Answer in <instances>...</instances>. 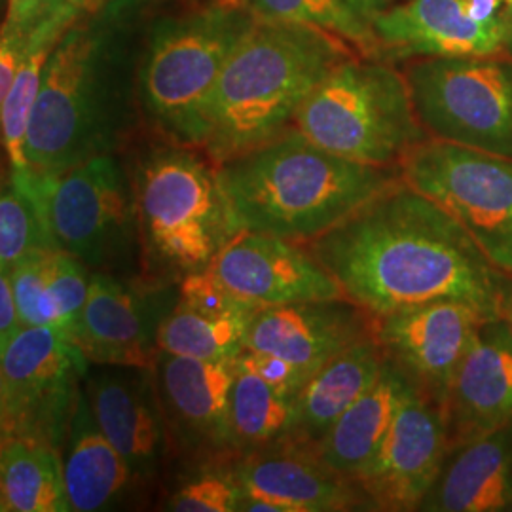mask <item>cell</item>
<instances>
[{
  "mask_svg": "<svg viewBox=\"0 0 512 512\" xmlns=\"http://www.w3.org/2000/svg\"><path fill=\"white\" fill-rule=\"evenodd\" d=\"M173 456L198 461L200 469L230 465V391L234 361H203L158 351L152 368Z\"/></svg>",
  "mask_w": 512,
  "mask_h": 512,
  "instance_id": "12",
  "label": "cell"
},
{
  "mask_svg": "<svg viewBox=\"0 0 512 512\" xmlns=\"http://www.w3.org/2000/svg\"><path fill=\"white\" fill-rule=\"evenodd\" d=\"M238 482L230 465L203 467L200 473L184 482L167 499L165 509L175 512H236L238 511Z\"/></svg>",
  "mask_w": 512,
  "mask_h": 512,
  "instance_id": "33",
  "label": "cell"
},
{
  "mask_svg": "<svg viewBox=\"0 0 512 512\" xmlns=\"http://www.w3.org/2000/svg\"><path fill=\"white\" fill-rule=\"evenodd\" d=\"M139 2L147 6H160V8L173 6V8H179L181 12L205 8V6H217V4H241V0H139Z\"/></svg>",
  "mask_w": 512,
  "mask_h": 512,
  "instance_id": "38",
  "label": "cell"
},
{
  "mask_svg": "<svg viewBox=\"0 0 512 512\" xmlns=\"http://www.w3.org/2000/svg\"><path fill=\"white\" fill-rule=\"evenodd\" d=\"M67 2H71L80 12H84V14L90 16V14L99 12L109 0H67Z\"/></svg>",
  "mask_w": 512,
  "mask_h": 512,
  "instance_id": "40",
  "label": "cell"
},
{
  "mask_svg": "<svg viewBox=\"0 0 512 512\" xmlns=\"http://www.w3.org/2000/svg\"><path fill=\"white\" fill-rule=\"evenodd\" d=\"M0 494L6 512L69 511L61 450L37 439H4Z\"/></svg>",
  "mask_w": 512,
  "mask_h": 512,
  "instance_id": "26",
  "label": "cell"
},
{
  "mask_svg": "<svg viewBox=\"0 0 512 512\" xmlns=\"http://www.w3.org/2000/svg\"><path fill=\"white\" fill-rule=\"evenodd\" d=\"M219 167L241 230L300 245L403 179L401 169L351 162L294 128Z\"/></svg>",
  "mask_w": 512,
  "mask_h": 512,
  "instance_id": "3",
  "label": "cell"
},
{
  "mask_svg": "<svg viewBox=\"0 0 512 512\" xmlns=\"http://www.w3.org/2000/svg\"><path fill=\"white\" fill-rule=\"evenodd\" d=\"M154 308L145 294L114 275L95 272L69 338L93 365L152 370L158 355L156 332L167 313H156Z\"/></svg>",
  "mask_w": 512,
  "mask_h": 512,
  "instance_id": "21",
  "label": "cell"
},
{
  "mask_svg": "<svg viewBox=\"0 0 512 512\" xmlns=\"http://www.w3.org/2000/svg\"><path fill=\"white\" fill-rule=\"evenodd\" d=\"M61 452L69 511H105L137 484L126 459L99 429L84 393L74 406Z\"/></svg>",
  "mask_w": 512,
  "mask_h": 512,
  "instance_id": "24",
  "label": "cell"
},
{
  "mask_svg": "<svg viewBox=\"0 0 512 512\" xmlns=\"http://www.w3.org/2000/svg\"><path fill=\"white\" fill-rule=\"evenodd\" d=\"M512 52V8L511 16H509V44H507V54Z\"/></svg>",
  "mask_w": 512,
  "mask_h": 512,
  "instance_id": "42",
  "label": "cell"
},
{
  "mask_svg": "<svg viewBox=\"0 0 512 512\" xmlns=\"http://www.w3.org/2000/svg\"><path fill=\"white\" fill-rule=\"evenodd\" d=\"M509 55H512V52H511V54H509Z\"/></svg>",
  "mask_w": 512,
  "mask_h": 512,
  "instance_id": "46",
  "label": "cell"
},
{
  "mask_svg": "<svg viewBox=\"0 0 512 512\" xmlns=\"http://www.w3.org/2000/svg\"><path fill=\"white\" fill-rule=\"evenodd\" d=\"M370 336L372 315L348 298L311 300L256 311L245 349L277 355L311 376L332 357Z\"/></svg>",
  "mask_w": 512,
  "mask_h": 512,
  "instance_id": "19",
  "label": "cell"
},
{
  "mask_svg": "<svg viewBox=\"0 0 512 512\" xmlns=\"http://www.w3.org/2000/svg\"><path fill=\"white\" fill-rule=\"evenodd\" d=\"M298 393L266 382L236 361L230 391V442L236 459L285 439Z\"/></svg>",
  "mask_w": 512,
  "mask_h": 512,
  "instance_id": "27",
  "label": "cell"
},
{
  "mask_svg": "<svg viewBox=\"0 0 512 512\" xmlns=\"http://www.w3.org/2000/svg\"><path fill=\"white\" fill-rule=\"evenodd\" d=\"M255 313H213L177 298L158 325V351L203 361H234L245 349Z\"/></svg>",
  "mask_w": 512,
  "mask_h": 512,
  "instance_id": "28",
  "label": "cell"
},
{
  "mask_svg": "<svg viewBox=\"0 0 512 512\" xmlns=\"http://www.w3.org/2000/svg\"><path fill=\"white\" fill-rule=\"evenodd\" d=\"M12 412V437L48 442L63 450L80 382L90 361L63 330L21 327L0 348Z\"/></svg>",
  "mask_w": 512,
  "mask_h": 512,
  "instance_id": "11",
  "label": "cell"
},
{
  "mask_svg": "<svg viewBox=\"0 0 512 512\" xmlns=\"http://www.w3.org/2000/svg\"><path fill=\"white\" fill-rule=\"evenodd\" d=\"M21 329L10 272L0 268V348Z\"/></svg>",
  "mask_w": 512,
  "mask_h": 512,
  "instance_id": "36",
  "label": "cell"
},
{
  "mask_svg": "<svg viewBox=\"0 0 512 512\" xmlns=\"http://www.w3.org/2000/svg\"><path fill=\"white\" fill-rule=\"evenodd\" d=\"M236 361L239 365L258 374L260 378H264L266 382L289 389L294 393H300V389L310 378V374H306L304 370L296 368L293 363H289L277 355H272V353H258V351L245 349Z\"/></svg>",
  "mask_w": 512,
  "mask_h": 512,
  "instance_id": "35",
  "label": "cell"
},
{
  "mask_svg": "<svg viewBox=\"0 0 512 512\" xmlns=\"http://www.w3.org/2000/svg\"><path fill=\"white\" fill-rule=\"evenodd\" d=\"M353 55L348 42L327 31L256 19L211 95L203 150L220 165L293 129L311 92Z\"/></svg>",
  "mask_w": 512,
  "mask_h": 512,
  "instance_id": "2",
  "label": "cell"
},
{
  "mask_svg": "<svg viewBox=\"0 0 512 512\" xmlns=\"http://www.w3.org/2000/svg\"><path fill=\"white\" fill-rule=\"evenodd\" d=\"M384 363V351L370 336L317 368L296 397L293 420L281 442L313 452L336 420L376 384Z\"/></svg>",
  "mask_w": 512,
  "mask_h": 512,
  "instance_id": "23",
  "label": "cell"
},
{
  "mask_svg": "<svg viewBox=\"0 0 512 512\" xmlns=\"http://www.w3.org/2000/svg\"><path fill=\"white\" fill-rule=\"evenodd\" d=\"M50 249H37L10 270L14 300L21 327H52L46 306Z\"/></svg>",
  "mask_w": 512,
  "mask_h": 512,
  "instance_id": "34",
  "label": "cell"
},
{
  "mask_svg": "<svg viewBox=\"0 0 512 512\" xmlns=\"http://www.w3.org/2000/svg\"><path fill=\"white\" fill-rule=\"evenodd\" d=\"M486 321L469 304L439 300L372 317V336L416 393L444 412L452 380Z\"/></svg>",
  "mask_w": 512,
  "mask_h": 512,
  "instance_id": "13",
  "label": "cell"
},
{
  "mask_svg": "<svg viewBox=\"0 0 512 512\" xmlns=\"http://www.w3.org/2000/svg\"><path fill=\"white\" fill-rule=\"evenodd\" d=\"M12 435H14V425H12V412H10V399H8V385H6L4 368L0 363V439H8Z\"/></svg>",
  "mask_w": 512,
  "mask_h": 512,
  "instance_id": "37",
  "label": "cell"
},
{
  "mask_svg": "<svg viewBox=\"0 0 512 512\" xmlns=\"http://www.w3.org/2000/svg\"><path fill=\"white\" fill-rule=\"evenodd\" d=\"M50 247L33 202L12 181L0 183V268L12 270L37 249Z\"/></svg>",
  "mask_w": 512,
  "mask_h": 512,
  "instance_id": "30",
  "label": "cell"
},
{
  "mask_svg": "<svg viewBox=\"0 0 512 512\" xmlns=\"http://www.w3.org/2000/svg\"><path fill=\"white\" fill-rule=\"evenodd\" d=\"M304 247L372 317L456 300L499 319L512 294L459 220L404 179Z\"/></svg>",
  "mask_w": 512,
  "mask_h": 512,
  "instance_id": "1",
  "label": "cell"
},
{
  "mask_svg": "<svg viewBox=\"0 0 512 512\" xmlns=\"http://www.w3.org/2000/svg\"><path fill=\"white\" fill-rule=\"evenodd\" d=\"M256 19L287 21L342 38L363 57L382 59V46L366 19L344 0H241Z\"/></svg>",
  "mask_w": 512,
  "mask_h": 512,
  "instance_id": "29",
  "label": "cell"
},
{
  "mask_svg": "<svg viewBox=\"0 0 512 512\" xmlns=\"http://www.w3.org/2000/svg\"><path fill=\"white\" fill-rule=\"evenodd\" d=\"M2 442H4V439H0V448H2Z\"/></svg>",
  "mask_w": 512,
  "mask_h": 512,
  "instance_id": "44",
  "label": "cell"
},
{
  "mask_svg": "<svg viewBox=\"0 0 512 512\" xmlns=\"http://www.w3.org/2000/svg\"><path fill=\"white\" fill-rule=\"evenodd\" d=\"M141 279L152 289L177 287L211 266L241 230L203 148L165 139L137 162L131 177Z\"/></svg>",
  "mask_w": 512,
  "mask_h": 512,
  "instance_id": "4",
  "label": "cell"
},
{
  "mask_svg": "<svg viewBox=\"0 0 512 512\" xmlns=\"http://www.w3.org/2000/svg\"><path fill=\"white\" fill-rule=\"evenodd\" d=\"M86 399L135 482H156L173 454L152 370L101 365L92 376L86 374Z\"/></svg>",
  "mask_w": 512,
  "mask_h": 512,
  "instance_id": "18",
  "label": "cell"
},
{
  "mask_svg": "<svg viewBox=\"0 0 512 512\" xmlns=\"http://www.w3.org/2000/svg\"><path fill=\"white\" fill-rule=\"evenodd\" d=\"M293 128L336 156L387 169H399L404 156L429 139L403 71L359 54L327 74Z\"/></svg>",
  "mask_w": 512,
  "mask_h": 512,
  "instance_id": "6",
  "label": "cell"
},
{
  "mask_svg": "<svg viewBox=\"0 0 512 512\" xmlns=\"http://www.w3.org/2000/svg\"><path fill=\"white\" fill-rule=\"evenodd\" d=\"M511 503L512 423L454 448L420 511L503 512Z\"/></svg>",
  "mask_w": 512,
  "mask_h": 512,
  "instance_id": "22",
  "label": "cell"
},
{
  "mask_svg": "<svg viewBox=\"0 0 512 512\" xmlns=\"http://www.w3.org/2000/svg\"><path fill=\"white\" fill-rule=\"evenodd\" d=\"M509 325H511L512 329V294L511 298H509V302H507V306H505V310H503V315H501Z\"/></svg>",
  "mask_w": 512,
  "mask_h": 512,
  "instance_id": "41",
  "label": "cell"
},
{
  "mask_svg": "<svg viewBox=\"0 0 512 512\" xmlns=\"http://www.w3.org/2000/svg\"><path fill=\"white\" fill-rule=\"evenodd\" d=\"M245 512L368 511L359 488L308 450L277 442L230 463Z\"/></svg>",
  "mask_w": 512,
  "mask_h": 512,
  "instance_id": "16",
  "label": "cell"
},
{
  "mask_svg": "<svg viewBox=\"0 0 512 512\" xmlns=\"http://www.w3.org/2000/svg\"><path fill=\"white\" fill-rule=\"evenodd\" d=\"M12 181L35 205L48 245L95 272L139 247L131 181L112 154L61 171H12Z\"/></svg>",
  "mask_w": 512,
  "mask_h": 512,
  "instance_id": "8",
  "label": "cell"
},
{
  "mask_svg": "<svg viewBox=\"0 0 512 512\" xmlns=\"http://www.w3.org/2000/svg\"><path fill=\"white\" fill-rule=\"evenodd\" d=\"M404 181L452 213L512 279V160L427 139L399 165Z\"/></svg>",
  "mask_w": 512,
  "mask_h": 512,
  "instance_id": "10",
  "label": "cell"
},
{
  "mask_svg": "<svg viewBox=\"0 0 512 512\" xmlns=\"http://www.w3.org/2000/svg\"><path fill=\"white\" fill-rule=\"evenodd\" d=\"M90 283L92 277L86 264L65 251L50 249L46 306L54 329L63 330L67 336L71 334L84 310Z\"/></svg>",
  "mask_w": 512,
  "mask_h": 512,
  "instance_id": "31",
  "label": "cell"
},
{
  "mask_svg": "<svg viewBox=\"0 0 512 512\" xmlns=\"http://www.w3.org/2000/svg\"><path fill=\"white\" fill-rule=\"evenodd\" d=\"M255 21L241 4H217L184 10L156 27L141 69V99L167 141L203 147L220 73Z\"/></svg>",
  "mask_w": 512,
  "mask_h": 512,
  "instance_id": "7",
  "label": "cell"
},
{
  "mask_svg": "<svg viewBox=\"0 0 512 512\" xmlns=\"http://www.w3.org/2000/svg\"><path fill=\"white\" fill-rule=\"evenodd\" d=\"M403 73L429 139L512 160V55L416 57Z\"/></svg>",
  "mask_w": 512,
  "mask_h": 512,
  "instance_id": "9",
  "label": "cell"
},
{
  "mask_svg": "<svg viewBox=\"0 0 512 512\" xmlns=\"http://www.w3.org/2000/svg\"><path fill=\"white\" fill-rule=\"evenodd\" d=\"M450 452L512 423V329L499 317L486 321L444 404Z\"/></svg>",
  "mask_w": 512,
  "mask_h": 512,
  "instance_id": "20",
  "label": "cell"
},
{
  "mask_svg": "<svg viewBox=\"0 0 512 512\" xmlns=\"http://www.w3.org/2000/svg\"><path fill=\"white\" fill-rule=\"evenodd\" d=\"M509 511H512V503H511V509H509Z\"/></svg>",
  "mask_w": 512,
  "mask_h": 512,
  "instance_id": "45",
  "label": "cell"
},
{
  "mask_svg": "<svg viewBox=\"0 0 512 512\" xmlns=\"http://www.w3.org/2000/svg\"><path fill=\"white\" fill-rule=\"evenodd\" d=\"M0 512H6V509H4V501H2V494H0Z\"/></svg>",
  "mask_w": 512,
  "mask_h": 512,
  "instance_id": "43",
  "label": "cell"
},
{
  "mask_svg": "<svg viewBox=\"0 0 512 512\" xmlns=\"http://www.w3.org/2000/svg\"><path fill=\"white\" fill-rule=\"evenodd\" d=\"M414 387L403 372L385 359L376 384L365 391L330 427L311 452L338 475L353 480L374 454Z\"/></svg>",
  "mask_w": 512,
  "mask_h": 512,
  "instance_id": "25",
  "label": "cell"
},
{
  "mask_svg": "<svg viewBox=\"0 0 512 512\" xmlns=\"http://www.w3.org/2000/svg\"><path fill=\"white\" fill-rule=\"evenodd\" d=\"M122 133L124 103L110 71L105 33L80 18L46 61L27 129V165L33 171H61L109 156Z\"/></svg>",
  "mask_w": 512,
  "mask_h": 512,
  "instance_id": "5",
  "label": "cell"
},
{
  "mask_svg": "<svg viewBox=\"0 0 512 512\" xmlns=\"http://www.w3.org/2000/svg\"><path fill=\"white\" fill-rule=\"evenodd\" d=\"M207 272L256 310L344 298L336 279L304 245L245 230L220 251Z\"/></svg>",
  "mask_w": 512,
  "mask_h": 512,
  "instance_id": "15",
  "label": "cell"
},
{
  "mask_svg": "<svg viewBox=\"0 0 512 512\" xmlns=\"http://www.w3.org/2000/svg\"><path fill=\"white\" fill-rule=\"evenodd\" d=\"M370 25L385 61L507 54L509 27L486 18L476 0H404Z\"/></svg>",
  "mask_w": 512,
  "mask_h": 512,
  "instance_id": "17",
  "label": "cell"
},
{
  "mask_svg": "<svg viewBox=\"0 0 512 512\" xmlns=\"http://www.w3.org/2000/svg\"><path fill=\"white\" fill-rule=\"evenodd\" d=\"M448 454L444 412L414 389L374 458L353 476V484L365 497L368 511H420Z\"/></svg>",
  "mask_w": 512,
  "mask_h": 512,
  "instance_id": "14",
  "label": "cell"
},
{
  "mask_svg": "<svg viewBox=\"0 0 512 512\" xmlns=\"http://www.w3.org/2000/svg\"><path fill=\"white\" fill-rule=\"evenodd\" d=\"M344 2L357 16L366 19L368 23L393 4V0H344Z\"/></svg>",
  "mask_w": 512,
  "mask_h": 512,
  "instance_id": "39",
  "label": "cell"
},
{
  "mask_svg": "<svg viewBox=\"0 0 512 512\" xmlns=\"http://www.w3.org/2000/svg\"><path fill=\"white\" fill-rule=\"evenodd\" d=\"M54 4L55 0H10L8 4L0 23V114L31 33Z\"/></svg>",
  "mask_w": 512,
  "mask_h": 512,
  "instance_id": "32",
  "label": "cell"
}]
</instances>
